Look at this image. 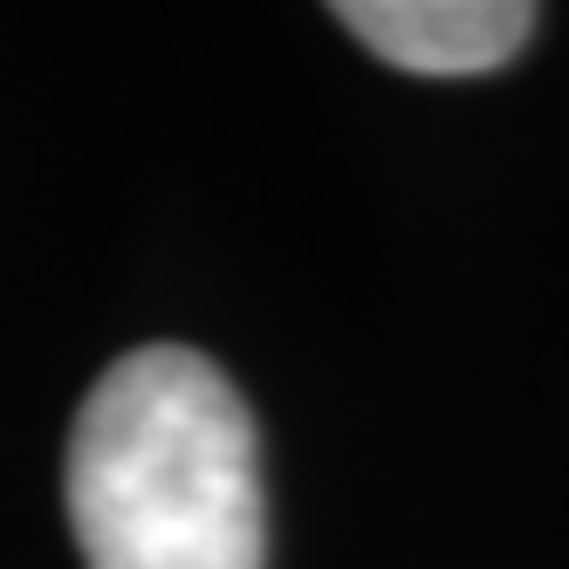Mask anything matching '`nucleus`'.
Masks as SVG:
<instances>
[{
  "instance_id": "f257e3e1",
  "label": "nucleus",
  "mask_w": 569,
  "mask_h": 569,
  "mask_svg": "<svg viewBox=\"0 0 569 569\" xmlns=\"http://www.w3.org/2000/svg\"><path fill=\"white\" fill-rule=\"evenodd\" d=\"M90 569H261V446L213 357L144 343L90 385L62 453Z\"/></svg>"
},
{
  "instance_id": "f03ea898",
  "label": "nucleus",
  "mask_w": 569,
  "mask_h": 569,
  "mask_svg": "<svg viewBox=\"0 0 569 569\" xmlns=\"http://www.w3.org/2000/svg\"><path fill=\"white\" fill-rule=\"evenodd\" d=\"M337 21L398 69L480 76L528 42L536 8H521V0H350L337 8Z\"/></svg>"
}]
</instances>
